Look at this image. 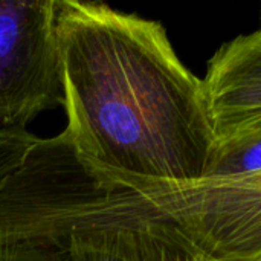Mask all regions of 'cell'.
Segmentation results:
<instances>
[{
    "instance_id": "1",
    "label": "cell",
    "mask_w": 261,
    "mask_h": 261,
    "mask_svg": "<svg viewBox=\"0 0 261 261\" xmlns=\"http://www.w3.org/2000/svg\"><path fill=\"white\" fill-rule=\"evenodd\" d=\"M55 43L63 135L80 158L133 182L206 177L217 144L203 84L159 21L99 2L57 0Z\"/></svg>"
},
{
    "instance_id": "2",
    "label": "cell",
    "mask_w": 261,
    "mask_h": 261,
    "mask_svg": "<svg viewBox=\"0 0 261 261\" xmlns=\"http://www.w3.org/2000/svg\"><path fill=\"white\" fill-rule=\"evenodd\" d=\"M147 188L156 223L203 261H261V171Z\"/></svg>"
},
{
    "instance_id": "3",
    "label": "cell",
    "mask_w": 261,
    "mask_h": 261,
    "mask_svg": "<svg viewBox=\"0 0 261 261\" xmlns=\"http://www.w3.org/2000/svg\"><path fill=\"white\" fill-rule=\"evenodd\" d=\"M57 0H0V128H26L63 106Z\"/></svg>"
},
{
    "instance_id": "4",
    "label": "cell",
    "mask_w": 261,
    "mask_h": 261,
    "mask_svg": "<svg viewBox=\"0 0 261 261\" xmlns=\"http://www.w3.org/2000/svg\"><path fill=\"white\" fill-rule=\"evenodd\" d=\"M202 84L217 150L261 138V24L220 46Z\"/></svg>"
},
{
    "instance_id": "5",
    "label": "cell",
    "mask_w": 261,
    "mask_h": 261,
    "mask_svg": "<svg viewBox=\"0 0 261 261\" xmlns=\"http://www.w3.org/2000/svg\"><path fill=\"white\" fill-rule=\"evenodd\" d=\"M61 251L69 261H138V232L73 237Z\"/></svg>"
},
{
    "instance_id": "6",
    "label": "cell",
    "mask_w": 261,
    "mask_h": 261,
    "mask_svg": "<svg viewBox=\"0 0 261 261\" xmlns=\"http://www.w3.org/2000/svg\"><path fill=\"white\" fill-rule=\"evenodd\" d=\"M138 261H203L170 226L154 225L141 242Z\"/></svg>"
},
{
    "instance_id": "7",
    "label": "cell",
    "mask_w": 261,
    "mask_h": 261,
    "mask_svg": "<svg viewBox=\"0 0 261 261\" xmlns=\"http://www.w3.org/2000/svg\"><path fill=\"white\" fill-rule=\"evenodd\" d=\"M40 139L26 128H0V188L23 165Z\"/></svg>"
},
{
    "instance_id": "8",
    "label": "cell",
    "mask_w": 261,
    "mask_h": 261,
    "mask_svg": "<svg viewBox=\"0 0 261 261\" xmlns=\"http://www.w3.org/2000/svg\"><path fill=\"white\" fill-rule=\"evenodd\" d=\"M0 261H69L64 251L31 243L0 245Z\"/></svg>"
}]
</instances>
